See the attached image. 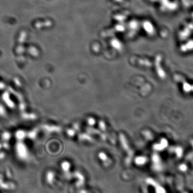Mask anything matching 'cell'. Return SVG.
I'll use <instances>...</instances> for the list:
<instances>
[{
  "mask_svg": "<svg viewBox=\"0 0 193 193\" xmlns=\"http://www.w3.org/2000/svg\"><path fill=\"white\" fill-rule=\"evenodd\" d=\"M120 137L122 145L123 146L124 148V149H126V150L128 151L129 153L132 154L131 150L130 149L129 146H128V143H127V141H126V140L125 138V137L122 134H121L120 136Z\"/></svg>",
  "mask_w": 193,
  "mask_h": 193,
  "instance_id": "obj_1",
  "label": "cell"
},
{
  "mask_svg": "<svg viewBox=\"0 0 193 193\" xmlns=\"http://www.w3.org/2000/svg\"><path fill=\"white\" fill-rule=\"evenodd\" d=\"M88 124H91V125H93L94 124H95V120L93 119L90 118V119H88Z\"/></svg>",
  "mask_w": 193,
  "mask_h": 193,
  "instance_id": "obj_2",
  "label": "cell"
},
{
  "mask_svg": "<svg viewBox=\"0 0 193 193\" xmlns=\"http://www.w3.org/2000/svg\"><path fill=\"white\" fill-rule=\"evenodd\" d=\"M100 127H101V129H103L104 130H105V124L103 122L101 121L100 122Z\"/></svg>",
  "mask_w": 193,
  "mask_h": 193,
  "instance_id": "obj_3",
  "label": "cell"
},
{
  "mask_svg": "<svg viewBox=\"0 0 193 193\" xmlns=\"http://www.w3.org/2000/svg\"><path fill=\"white\" fill-rule=\"evenodd\" d=\"M68 133H69V135H70V136H72V135H74V133H74V130H69Z\"/></svg>",
  "mask_w": 193,
  "mask_h": 193,
  "instance_id": "obj_4",
  "label": "cell"
}]
</instances>
